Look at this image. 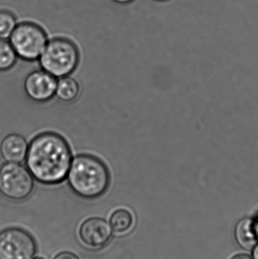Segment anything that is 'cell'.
I'll return each instance as SVG.
<instances>
[{
  "instance_id": "cell-5",
  "label": "cell",
  "mask_w": 258,
  "mask_h": 259,
  "mask_svg": "<svg viewBox=\"0 0 258 259\" xmlns=\"http://www.w3.org/2000/svg\"><path fill=\"white\" fill-rule=\"evenodd\" d=\"M34 188V181L28 169L18 163L7 162L0 167V193L8 199H27Z\"/></svg>"
},
{
  "instance_id": "cell-9",
  "label": "cell",
  "mask_w": 258,
  "mask_h": 259,
  "mask_svg": "<svg viewBox=\"0 0 258 259\" xmlns=\"http://www.w3.org/2000/svg\"><path fill=\"white\" fill-rule=\"evenodd\" d=\"M29 145L23 136L11 134L6 136L0 144V153L5 161L19 163L25 159Z\"/></svg>"
},
{
  "instance_id": "cell-17",
  "label": "cell",
  "mask_w": 258,
  "mask_h": 259,
  "mask_svg": "<svg viewBox=\"0 0 258 259\" xmlns=\"http://www.w3.org/2000/svg\"><path fill=\"white\" fill-rule=\"evenodd\" d=\"M114 1L120 3V4H127V3H131L133 0H114Z\"/></svg>"
},
{
  "instance_id": "cell-4",
  "label": "cell",
  "mask_w": 258,
  "mask_h": 259,
  "mask_svg": "<svg viewBox=\"0 0 258 259\" xmlns=\"http://www.w3.org/2000/svg\"><path fill=\"white\" fill-rule=\"evenodd\" d=\"M9 38L17 56L29 62L39 59L48 42L44 30L33 23L18 24Z\"/></svg>"
},
{
  "instance_id": "cell-2",
  "label": "cell",
  "mask_w": 258,
  "mask_h": 259,
  "mask_svg": "<svg viewBox=\"0 0 258 259\" xmlns=\"http://www.w3.org/2000/svg\"><path fill=\"white\" fill-rule=\"evenodd\" d=\"M67 178L73 192L84 199L99 197L110 185L107 165L89 154H80L73 158Z\"/></svg>"
},
{
  "instance_id": "cell-13",
  "label": "cell",
  "mask_w": 258,
  "mask_h": 259,
  "mask_svg": "<svg viewBox=\"0 0 258 259\" xmlns=\"http://www.w3.org/2000/svg\"><path fill=\"white\" fill-rule=\"evenodd\" d=\"M17 55L10 42L0 39V71H8L15 65Z\"/></svg>"
},
{
  "instance_id": "cell-10",
  "label": "cell",
  "mask_w": 258,
  "mask_h": 259,
  "mask_svg": "<svg viewBox=\"0 0 258 259\" xmlns=\"http://www.w3.org/2000/svg\"><path fill=\"white\" fill-rule=\"evenodd\" d=\"M235 235L239 246L245 249L255 247L258 243V236L256 232L254 221L244 219L236 225Z\"/></svg>"
},
{
  "instance_id": "cell-3",
  "label": "cell",
  "mask_w": 258,
  "mask_h": 259,
  "mask_svg": "<svg viewBox=\"0 0 258 259\" xmlns=\"http://www.w3.org/2000/svg\"><path fill=\"white\" fill-rule=\"evenodd\" d=\"M80 61L77 46L65 38H55L48 41L39 56L43 71L55 77H64L75 71Z\"/></svg>"
},
{
  "instance_id": "cell-21",
  "label": "cell",
  "mask_w": 258,
  "mask_h": 259,
  "mask_svg": "<svg viewBox=\"0 0 258 259\" xmlns=\"http://www.w3.org/2000/svg\"><path fill=\"white\" fill-rule=\"evenodd\" d=\"M34 259H44V258H34Z\"/></svg>"
},
{
  "instance_id": "cell-16",
  "label": "cell",
  "mask_w": 258,
  "mask_h": 259,
  "mask_svg": "<svg viewBox=\"0 0 258 259\" xmlns=\"http://www.w3.org/2000/svg\"><path fill=\"white\" fill-rule=\"evenodd\" d=\"M230 259H252L249 255H246V254H239V255H235L233 258Z\"/></svg>"
},
{
  "instance_id": "cell-15",
  "label": "cell",
  "mask_w": 258,
  "mask_h": 259,
  "mask_svg": "<svg viewBox=\"0 0 258 259\" xmlns=\"http://www.w3.org/2000/svg\"><path fill=\"white\" fill-rule=\"evenodd\" d=\"M54 259H79V258L72 252H63L58 254Z\"/></svg>"
},
{
  "instance_id": "cell-12",
  "label": "cell",
  "mask_w": 258,
  "mask_h": 259,
  "mask_svg": "<svg viewBox=\"0 0 258 259\" xmlns=\"http://www.w3.org/2000/svg\"><path fill=\"white\" fill-rule=\"evenodd\" d=\"M133 222V215L126 209L116 210L111 216V227L117 233H124L128 231Z\"/></svg>"
},
{
  "instance_id": "cell-14",
  "label": "cell",
  "mask_w": 258,
  "mask_h": 259,
  "mask_svg": "<svg viewBox=\"0 0 258 259\" xmlns=\"http://www.w3.org/2000/svg\"><path fill=\"white\" fill-rule=\"evenodd\" d=\"M16 26V19L13 14L7 11H0V39L10 37Z\"/></svg>"
},
{
  "instance_id": "cell-8",
  "label": "cell",
  "mask_w": 258,
  "mask_h": 259,
  "mask_svg": "<svg viewBox=\"0 0 258 259\" xmlns=\"http://www.w3.org/2000/svg\"><path fill=\"white\" fill-rule=\"evenodd\" d=\"M79 234L82 241L88 246L101 247L110 240L112 227L104 219L91 218L82 224Z\"/></svg>"
},
{
  "instance_id": "cell-19",
  "label": "cell",
  "mask_w": 258,
  "mask_h": 259,
  "mask_svg": "<svg viewBox=\"0 0 258 259\" xmlns=\"http://www.w3.org/2000/svg\"><path fill=\"white\" fill-rule=\"evenodd\" d=\"M254 225H255L256 232H257V234L258 236V219H257V221H256V222H254Z\"/></svg>"
},
{
  "instance_id": "cell-6",
  "label": "cell",
  "mask_w": 258,
  "mask_h": 259,
  "mask_svg": "<svg viewBox=\"0 0 258 259\" xmlns=\"http://www.w3.org/2000/svg\"><path fill=\"white\" fill-rule=\"evenodd\" d=\"M36 249L33 237L24 230L12 228L0 233V259H32Z\"/></svg>"
},
{
  "instance_id": "cell-7",
  "label": "cell",
  "mask_w": 258,
  "mask_h": 259,
  "mask_svg": "<svg viewBox=\"0 0 258 259\" xmlns=\"http://www.w3.org/2000/svg\"><path fill=\"white\" fill-rule=\"evenodd\" d=\"M57 83L54 76L39 70L27 76L24 83V91L28 98L33 101L45 103L56 95Z\"/></svg>"
},
{
  "instance_id": "cell-18",
  "label": "cell",
  "mask_w": 258,
  "mask_h": 259,
  "mask_svg": "<svg viewBox=\"0 0 258 259\" xmlns=\"http://www.w3.org/2000/svg\"><path fill=\"white\" fill-rule=\"evenodd\" d=\"M253 259H258V246L254 250V253H253Z\"/></svg>"
},
{
  "instance_id": "cell-20",
  "label": "cell",
  "mask_w": 258,
  "mask_h": 259,
  "mask_svg": "<svg viewBox=\"0 0 258 259\" xmlns=\"http://www.w3.org/2000/svg\"><path fill=\"white\" fill-rule=\"evenodd\" d=\"M156 1H158V2H166V1H168V0H156Z\"/></svg>"
},
{
  "instance_id": "cell-11",
  "label": "cell",
  "mask_w": 258,
  "mask_h": 259,
  "mask_svg": "<svg viewBox=\"0 0 258 259\" xmlns=\"http://www.w3.org/2000/svg\"><path fill=\"white\" fill-rule=\"evenodd\" d=\"M80 94V86L77 80L71 77H62L58 81L56 96L60 101L69 103L74 101Z\"/></svg>"
},
{
  "instance_id": "cell-1",
  "label": "cell",
  "mask_w": 258,
  "mask_h": 259,
  "mask_svg": "<svg viewBox=\"0 0 258 259\" xmlns=\"http://www.w3.org/2000/svg\"><path fill=\"white\" fill-rule=\"evenodd\" d=\"M26 165L34 179L41 184H60L68 175L71 161V148L60 134L45 132L30 142Z\"/></svg>"
}]
</instances>
